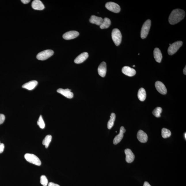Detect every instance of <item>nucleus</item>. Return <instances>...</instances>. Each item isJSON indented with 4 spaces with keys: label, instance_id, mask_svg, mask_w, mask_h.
Segmentation results:
<instances>
[{
    "label": "nucleus",
    "instance_id": "nucleus-6",
    "mask_svg": "<svg viewBox=\"0 0 186 186\" xmlns=\"http://www.w3.org/2000/svg\"><path fill=\"white\" fill-rule=\"evenodd\" d=\"M54 52L52 50H46L39 52L37 56L39 60H45L53 55Z\"/></svg>",
    "mask_w": 186,
    "mask_h": 186
},
{
    "label": "nucleus",
    "instance_id": "nucleus-26",
    "mask_svg": "<svg viewBox=\"0 0 186 186\" xmlns=\"http://www.w3.org/2000/svg\"><path fill=\"white\" fill-rule=\"evenodd\" d=\"M162 111V108L160 107H157L152 112V114L156 117H161V113Z\"/></svg>",
    "mask_w": 186,
    "mask_h": 186
},
{
    "label": "nucleus",
    "instance_id": "nucleus-37",
    "mask_svg": "<svg viewBox=\"0 0 186 186\" xmlns=\"http://www.w3.org/2000/svg\"><path fill=\"white\" fill-rule=\"evenodd\" d=\"M169 45H171V44H170H170H169Z\"/></svg>",
    "mask_w": 186,
    "mask_h": 186
},
{
    "label": "nucleus",
    "instance_id": "nucleus-21",
    "mask_svg": "<svg viewBox=\"0 0 186 186\" xmlns=\"http://www.w3.org/2000/svg\"><path fill=\"white\" fill-rule=\"evenodd\" d=\"M146 92L144 88H141L138 90V97L140 101H144L146 99Z\"/></svg>",
    "mask_w": 186,
    "mask_h": 186
},
{
    "label": "nucleus",
    "instance_id": "nucleus-12",
    "mask_svg": "<svg viewBox=\"0 0 186 186\" xmlns=\"http://www.w3.org/2000/svg\"><path fill=\"white\" fill-rule=\"evenodd\" d=\"M122 71L124 75L129 77H132L136 74V71L128 66H124L122 68Z\"/></svg>",
    "mask_w": 186,
    "mask_h": 186
},
{
    "label": "nucleus",
    "instance_id": "nucleus-33",
    "mask_svg": "<svg viewBox=\"0 0 186 186\" xmlns=\"http://www.w3.org/2000/svg\"><path fill=\"white\" fill-rule=\"evenodd\" d=\"M143 186H151V185L148 182L145 181V182L144 183Z\"/></svg>",
    "mask_w": 186,
    "mask_h": 186
},
{
    "label": "nucleus",
    "instance_id": "nucleus-19",
    "mask_svg": "<svg viewBox=\"0 0 186 186\" xmlns=\"http://www.w3.org/2000/svg\"><path fill=\"white\" fill-rule=\"evenodd\" d=\"M154 58L157 62L160 63L162 58V55L161 50L157 48L154 49L153 52Z\"/></svg>",
    "mask_w": 186,
    "mask_h": 186
},
{
    "label": "nucleus",
    "instance_id": "nucleus-10",
    "mask_svg": "<svg viewBox=\"0 0 186 186\" xmlns=\"http://www.w3.org/2000/svg\"><path fill=\"white\" fill-rule=\"evenodd\" d=\"M126 129L124 127L120 128V132L116 136H115L113 140V143L114 145H116L122 141L124 137V133L126 132Z\"/></svg>",
    "mask_w": 186,
    "mask_h": 186
},
{
    "label": "nucleus",
    "instance_id": "nucleus-2",
    "mask_svg": "<svg viewBox=\"0 0 186 186\" xmlns=\"http://www.w3.org/2000/svg\"><path fill=\"white\" fill-rule=\"evenodd\" d=\"M122 35L118 29H115L112 32V38L114 43L117 46L120 45L122 40Z\"/></svg>",
    "mask_w": 186,
    "mask_h": 186
},
{
    "label": "nucleus",
    "instance_id": "nucleus-3",
    "mask_svg": "<svg viewBox=\"0 0 186 186\" xmlns=\"http://www.w3.org/2000/svg\"><path fill=\"white\" fill-rule=\"evenodd\" d=\"M24 157L26 160L31 164L38 166H40L41 165V161L37 156L34 154L26 153Z\"/></svg>",
    "mask_w": 186,
    "mask_h": 186
},
{
    "label": "nucleus",
    "instance_id": "nucleus-34",
    "mask_svg": "<svg viewBox=\"0 0 186 186\" xmlns=\"http://www.w3.org/2000/svg\"><path fill=\"white\" fill-rule=\"evenodd\" d=\"M183 73L184 74L186 75V66H185V68H184V69H183Z\"/></svg>",
    "mask_w": 186,
    "mask_h": 186
},
{
    "label": "nucleus",
    "instance_id": "nucleus-15",
    "mask_svg": "<svg viewBox=\"0 0 186 186\" xmlns=\"http://www.w3.org/2000/svg\"><path fill=\"white\" fill-rule=\"evenodd\" d=\"M124 152L126 155V160L127 162L131 163L133 162L135 158V155L130 149H126Z\"/></svg>",
    "mask_w": 186,
    "mask_h": 186
},
{
    "label": "nucleus",
    "instance_id": "nucleus-8",
    "mask_svg": "<svg viewBox=\"0 0 186 186\" xmlns=\"http://www.w3.org/2000/svg\"><path fill=\"white\" fill-rule=\"evenodd\" d=\"M79 35L78 31H71L66 32L63 35L64 39L69 40L73 39L78 36Z\"/></svg>",
    "mask_w": 186,
    "mask_h": 186
},
{
    "label": "nucleus",
    "instance_id": "nucleus-27",
    "mask_svg": "<svg viewBox=\"0 0 186 186\" xmlns=\"http://www.w3.org/2000/svg\"><path fill=\"white\" fill-rule=\"evenodd\" d=\"M37 124L40 128L42 129L44 128L45 126V123L41 115L40 116Z\"/></svg>",
    "mask_w": 186,
    "mask_h": 186
},
{
    "label": "nucleus",
    "instance_id": "nucleus-30",
    "mask_svg": "<svg viewBox=\"0 0 186 186\" xmlns=\"http://www.w3.org/2000/svg\"><path fill=\"white\" fill-rule=\"evenodd\" d=\"M5 145L3 143H1L0 142V153H2L4 150Z\"/></svg>",
    "mask_w": 186,
    "mask_h": 186
},
{
    "label": "nucleus",
    "instance_id": "nucleus-28",
    "mask_svg": "<svg viewBox=\"0 0 186 186\" xmlns=\"http://www.w3.org/2000/svg\"><path fill=\"white\" fill-rule=\"evenodd\" d=\"M40 183L43 186H46L48 185V180L45 175H41L40 177Z\"/></svg>",
    "mask_w": 186,
    "mask_h": 186
},
{
    "label": "nucleus",
    "instance_id": "nucleus-18",
    "mask_svg": "<svg viewBox=\"0 0 186 186\" xmlns=\"http://www.w3.org/2000/svg\"><path fill=\"white\" fill-rule=\"evenodd\" d=\"M38 82L36 80H33L24 84L22 86L23 88L29 90H32L38 85Z\"/></svg>",
    "mask_w": 186,
    "mask_h": 186
},
{
    "label": "nucleus",
    "instance_id": "nucleus-32",
    "mask_svg": "<svg viewBox=\"0 0 186 186\" xmlns=\"http://www.w3.org/2000/svg\"><path fill=\"white\" fill-rule=\"evenodd\" d=\"M21 1L24 4H27L31 1L30 0H21Z\"/></svg>",
    "mask_w": 186,
    "mask_h": 186
},
{
    "label": "nucleus",
    "instance_id": "nucleus-11",
    "mask_svg": "<svg viewBox=\"0 0 186 186\" xmlns=\"http://www.w3.org/2000/svg\"><path fill=\"white\" fill-rule=\"evenodd\" d=\"M57 92L69 99H71L73 96V93L71 92V90L69 89L60 88L58 89Z\"/></svg>",
    "mask_w": 186,
    "mask_h": 186
},
{
    "label": "nucleus",
    "instance_id": "nucleus-29",
    "mask_svg": "<svg viewBox=\"0 0 186 186\" xmlns=\"http://www.w3.org/2000/svg\"><path fill=\"white\" fill-rule=\"evenodd\" d=\"M5 117L4 115L0 114V124H3L4 122Z\"/></svg>",
    "mask_w": 186,
    "mask_h": 186
},
{
    "label": "nucleus",
    "instance_id": "nucleus-13",
    "mask_svg": "<svg viewBox=\"0 0 186 186\" xmlns=\"http://www.w3.org/2000/svg\"><path fill=\"white\" fill-rule=\"evenodd\" d=\"M31 6L35 10H41L44 9V5L39 0H34L31 3Z\"/></svg>",
    "mask_w": 186,
    "mask_h": 186
},
{
    "label": "nucleus",
    "instance_id": "nucleus-16",
    "mask_svg": "<svg viewBox=\"0 0 186 186\" xmlns=\"http://www.w3.org/2000/svg\"><path fill=\"white\" fill-rule=\"evenodd\" d=\"M98 73L100 76L104 77L107 73V65L105 62H101L98 68Z\"/></svg>",
    "mask_w": 186,
    "mask_h": 186
},
{
    "label": "nucleus",
    "instance_id": "nucleus-31",
    "mask_svg": "<svg viewBox=\"0 0 186 186\" xmlns=\"http://www.w3.org/2000/svg\"><path fill=\"white\" fill-rule=\"evenodd\" d=\"M48 186H60L58 184L53 183V182H50L48 184Z\"/></svg>",
    "mask_w": 186,
    "mask_h": 186
},
{
    "label": "nucleus",
    "instance_id": "nucleus-24",
    "mask_svg": "<svg viewBox=\"0 0 186 186\" xmlns=\"http://www.w3.org/2000/svg\"><path fill=\"white\" fill-rule=\"evenodd\" d=\"M52 136L50 135H48L45 137L43 141V144L45 145V148H48L51 142L52 141Z\"/></svg>",
    "mask_w": 186,
    "mask_h": 186
},
{
    "label": "nucleus",
    "instance_id": "nucleus-1",
    "mask_svg": "<svg viewBox=\"0 0 186 186\" xmlns=\"http://www.w3.org/2000/svg\"><path fill=\"white\" fill-rule=\"evenodd\" d=\"M185 14L183 10L176 9L173 10L170 14L168 22L171 24H174L178 23L185 18Z\"/></svg>",
    "mask_w": 186,
    "mask_h": 186
},
{
    "label": "nucleus",
    "instance_id": "nucleus-22",
    "mask_svg": "<svg viewBox=\"0 0 186 186\" xmlns=\"http://www.w3.org/2000/svg\"><path fill=\"white\" fill-rule=\"evenodd\" d=\"M111 20L109 18H105L103 19L102 22L100 26V28L101 29H108L111 25Z\"/></svg>",
    "mask_w": 186,
    "mask_h": 186
},
{
    "label": "nucleus",
    "instance_id": "nucleus-36",
    "mask_svg": "<svg viewBox=\"0 0 186 186\" xmlns=\"http://www.w3.org/2000/svg\"><path fill=\"white\" fill-rule=\"evenodd\" d=\"M133 67H135V65H133Z\"/></svg>",
    "mask_w": 186,
    "mask_h": 186
},
{
    "label": "nucleus",
    "instance_id": "nucleus-20",
    "mask_svg": "<svg viewBox=\"0 0 186 186\" xmlns=\"http://www.w3.org/2000/svg\"><path fill=\"white\" fill-rule=\"evenodd\" d=\"M103 19L100 17L92 15L89 21L91 23L96 24V25L100 26L102 22Z\"/></svg>",
    "mask_w": 186,
    "mask_h": 186
},
{
    "label": "nucleus",
    "instance_id": "nucleus-35",
    "mask_svg": "<svg viewBox=\"0 0 186 186\" xmlns=\"http://www.w3.org/2000/svg\"><path fill=\"white\" fill-rule=\"evenodd\" d=\"M185 139H186V133H185Z\"/></svg>",
    "mask_w": 186,
    "mask_h": 186
},
{
    "label": "nucleus",
    "instance_id": "nucleus-4",
    "mask_svg": "<svg viewBox=\"0 0 186 186\" xmlns=\"http://www.w3.org/2000/svg\"><path fill=\"white\" fill-rule=\"evenodd\" d=\"M151 26V21L150 19L147 20L143 24L141 31V37L144 39L147 37L148 35Z\"/></svg>",
    "mask_w": 186,
    "mask_h": 186
},
{
    "label": "nucleus",
    "instance_id": "nucleus-7",
    "mask_svg": "<svg viewBox=\"0 0 186 186\" xmlns=\"http://www.w3.org/2000/svg\"><path fill=\"white\" fill-rule=\"evenodd\" d=\"M105 7L107 9L113 13H117L120 11L121 8L119 5L113 2H109L107 3Z\"/></svg>",
    "mask_w": 186,
    "mask_h": 186
},
{
    "label": "nucleus",
    "instance_id": "nucleus-25",
    "mask_svg": "<svg viewBox=\"0 0 186 186\" xmlns=\"http://www.w3.org/2000/svg\"><path fill=\"white\" fill-rule=\"evenodd\" d=\"M171 135V132L169 130L164 128L162 130V136L163 138H166L170 137Z\"/></svg>",
    "mask_w": 186,
    "mask_h": 186
},
{
    "label": "nucleus",
    "instance_id": "nucleus-5",
    "mask_svg": "<svg viewBox=\"0 0 186 186\" xmlns=\"http://www.w3.org/2000/svg\"><path fill=\"white\" fill-rule=\"evenodd\" d=\"M183 44V42L181 41L174 42L170 45L168 49V53L170 55H172L178 51Z\"/></svg>",
    "mask_w": 186,
    "mask_h": 186
},
{
    "label": "nucleus",
    "instance_id": "nucleus-14",
    "mask_svg": "<svg viewBox=\"0 0 186 186\" xmlns=\"http://www.w3.org/2000/svg\"><path fill=\"white\" fill-rule=\"evenodd\" d=\"M137 136L138 140L141 143H145L148 141V136L146 133L143 130H139L138 131Z\"/></svg>",
    "mask_w": 186,
    "mask_h": 186
},
{
    "label": "nucleus",
    "instance_id": "nucleus-9",
    "mask_svg": "<svg viewBox=\"0 0 186 186\" xmlns=\"http://www.w3.org/2000/svg\"><path fill=\"white\" fill-rule=\"evenodd\" d=\"M155 87L157 90L160 94L164 95L166 94L167 92V89L162 82L160 81H156Z\"/></svg>",
    "mask_w": 186,
    "mask_h": 186
},
{
    "label": "nucleus",
    "instance_id": "nucleus-23",
    "mask_svg": "<svg viewBox=\"0 0 186 186\" xmlns=\"http://www.w3.org/2000/svg\"><path fill=\"white\" fill-rule=\"evenodd\" d=\"M116 115L114 113H112L110 116V119L109 121L107 124L108 128L109 129H111V128L113 127L115 120Z\"/></svg>",
    "mask_w": 186,
    "mask_h": 186
},
{
    "label": "nucleus",
    "instance_id": "nucleus-17",
    "mask_svg": "<svg viewBox=\"0 0 186 186\" xmlns=\"http://www.w3.org/2000/svg\"><path fill=\"white\" fill-rule=\"evenodd\" d=\"M88 54L87 52H84L78 57H77L74 60V62L77 64H79L84 62L88 57Z\"/></svg>",
    "mask_w": 186,
    "mask_h": 186
}]
</instances>
